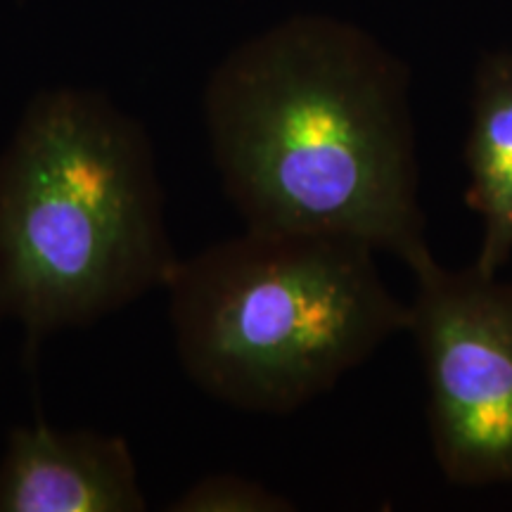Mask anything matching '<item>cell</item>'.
Listing matches in <instances>:
<instances>
[{
  "instance_id": "6da1fadb",
  "label": "cell",
  "mask_w": 512,
  "mask_h": 512,
  "mask_svg": "<svg viewBox=\"0 0 512 512\" xmlns=\"http://www.w3.org/2000/svg\"><path fill=\"white\" fill-rule=\"evenodd\" d=\"M209 150L247 228L425 249L406 67L354 24L297 15L249 38L204 91Z\"/></svg>"
},
{
  "instance_id": "7a4b0ae2",
  "label": "cell",
  "mask_w": 512,
  "mask_h": 512,
  "mask_svg": "<svg viewBox=\"0 0 512 512\" xmlns=\"http://www.w3.org/2000/svg\"><path fill=\"white\" fill-rule=\"evenodd\" d=\"M178 264L155 145L91 88H46L0 150V318L29 344L164 290Z\"/></svg>"
},
{
  "instance_id": "3957f363",
  "label": "cell",
  "mask_w": 512,
  "mask_h": 512,
  "mask_svg": "<svg viewBox=\"0 0 512 512\" xmlns=\"http://www.w3.org/2000/svg\"><path fill=\"white\" fill-rule=\"evenodd\" d=\"M375 256L344 235L247 228L178 259L164 290L185 375L247 413L328 394L408 328Z\"/></svg>"
},
{
  "instance_id": "277c9868",
  "label": "cell",
  "mask_w": 512,
  "mask_h": 512,
  "mask_svg": "<svg viewBox=\"0 0 512 512\" xmlns=\"http://www.w3.org/2000/svg\"><path fill=\"white\" fill-rule=\"evenodd\" d=\"M406 266L434 460L451 484H512V280L453 271L430 249Z\"/></svg>"
},
{
  "instance_id": "5b68a950",
  "label": "cell",
  "mask_w": 512,
  "mask_h": 512,
  "mask_svg": "<svg viewBox=\"0 0 512 512\" xmlns=\"http://www.w3.org/2000/svg\"><path fill=\"white\" fill-rule=\"evenodd\" d=\"M126 439L46 422L12 427L0 458V512H143Z\"/></svg>"
},
{
  "instance_id": "8992f818",
  "label": "cell",
  "mask_w": 512,
  "mask_h": 512,
  "mask_svg": "<svg viewBox=\"0 0 512 512\" xmlns=\"http://www.w3.org/2000/svg\"><path fill=\"white\" fill-rule=\"evenodd\" d=\"M465 166V204L484 223L472 266L498 275L512 256V48L486 55L475 72Z\"/></svg>"
},
{
  "instance_id": "52a82bcc",
  "label": "cell",
  "mask_w": 512,
  "mask_h": 512,
  "mask_svg": "<svg viewBox=\"0 0 512 512\" xmlns=\"http://www.w3.org/2000/svg\"><path fill=\"white\" fill-rule=\"evenodd\" d=\"M171 512H287L292 501L275 494L266 484L240 475H211L185 489Z\"/></svg>"
}]
</instances>
